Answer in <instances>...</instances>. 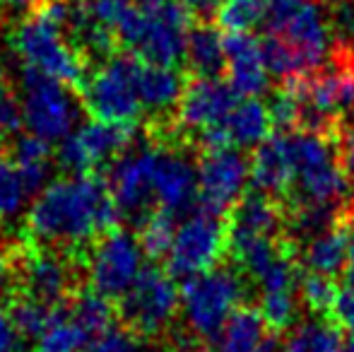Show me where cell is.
Returning <instances> with one entry per match:
<instances>
[{"label":"cell","mask_w":354,"mask_h":352,"mask_svg":"<svg viewBox=\"0 0 354 352\" xmlns=\"http://www.w3.org/2000/svg\"><path fill=\"white\" fill-rule=\"evenodd\" d=\"M118 217L121 212L102 178L73 174L37 193L27 212V230L44 244L80 246L111 232Z\"/></svg>","instance_id":"6da1fadb"},{"label":"cell","mask_w":354,"mask_h":352,"mask_svg":"<svg viewBox=\"0 0 354 352\" xmlns=\"http://www.w3.org/2000/svg\"><path fill=\"white\" fill-rule=\"evenodd\" d=\"M251 183L256 191L284 201L294 183V160L289 133H275L256 147L251 157Z\"/></svg>","instance_id":"2e32d148"},{"label":"cell","mask_w":354,"mask_h":352,"mask_svg":"<svg viewBox=\"0 0 354 352\" xmlns=\"http://www.w3.org/2000/svg\"><path fill=\"white\" fill-rule=\"evenodd\" d=\"M183 82L181 73L174 66H162V63H142L140 73V99L145 111H152L157 116L171 111L174 106H178L183 94Z\"/></svg>","instance_id":"7402d4cb"},{"label":"cell","mask_w":354,"mask_h":352,"mask_svg":"<svg viewBox=\"0 0 354 352\" xmlns=\"http://www.w3.org/2000/svg\"><path fill=\"white\" fill-rule=\"evenodd\" d=\"M157 152L159 147H138L113 162L109 174V191L121 215L140 217L154 201Z\"/></svg>","instance_id":"7c38bea8"},{"label":"cell","mask_w":354,"mask_h":352,"mask_svg":"<svg viewBox=\"0 0 354 352\" xmlns=\"http://www.w3.org/2000/svg\"><path fill=\"white\" fill-rule=\"evenodd\" d=\"M251 181V160L234 147L205 152L198 165V201L201 207L217 215H227L243 198Z\"/></svg>","instance_id":"8fae6325"},{"label":"cell","mask_w":354,"mask_h":352,"mask_svg":"<svg viewBox=\"0 0 354 352\" xmlns=\"http://www.w3.org/2000/svg\"><path fill=\"white\" fill-rule=\"evenodd\" d=\"M328 314L333 316V321H335L340 328L350 331L354 335V282H347V285L337 287L335 302H333Z\"/></svg>","instance_id":"8d00e7d4"},{"label":"cell","mask_w":354,"mask_h":352,"mask_svg":"<svg viewBox=\"0 0 354 352\" xmlns=\"http://www.w3.org/2000/svg\"><path fill=\"white\" fill-rule=\"evenodd\" d=\"M73 5L66 0H44L34 15H29L12 34V48L24 63L37 73L77 85L84 77V61L80 51L66 39Z\"/></svg>","instance_id":"7a4b0ae2"},{"label":"cell","mask_w":354,"mask_h":352,"mask_svg":"<svg viewBox=\"0 0 354 352\" xmlns=\"http://www.w3.org/2000/svg\"><path fill=\"white\" fill-rule=\"evenodd\" d=\"M335 145H337V157H340L342 172H345L350 183L354 186V128L352 126L340 128V133L335 138Z\"/></svg>","instance_id":"f35d334b"},{"label":"cell","mask_w":354,"mask_h":352,"mask_svg":"<svg viewBox=\"0 0 354 352\" xmlns=\"http://www.w3.org/2000/svg\"><path fill=\"white\" fill-rule=\"evenodd\" d=\"M87 352H145L147 343L133 328H111L102 331L87 343Z\"/></svg>","instance_id":"d590c367"},{"label":"cell","mask_w":354,"mask_h":352,"mask_svg":"<svg viewBox=\"0 0 354 352\" xmlns=\"http://www.w3.org/2000/svg\"><path fill=\"white\" fill-rule=\"evenodd\" d=\"M188 34H191V12L181 3H164L142 10L131 48H136L149 63L176 66L186 56Z\"/></svg>","instance_id":"9c48e42d"},{"label":"cell","mask_w":354,"mask_h":352,"mask_svg":"<svg viewBox=\"0 0 354 352\" xmlns=\"http://www.w3.org/2000/svg\"><path fill=\"white\" fill-rule=\"evenodd\" d=\"M337 352H354V335H352L350 340H345V343L340 345V350H337Z\"/></svg>","instance_id":"bcb514c9"},{"label":"cell","mask_w":354,"mask_h":352,"mask_svg":"<svg viewBox=\"0 0 354 352\" xmlns=\"http://www.w3.org/2000/svg\"><path fill=\"white\" fill-rule=\"evenodd\" d=\"M347 246H350V234H347L345 212H342L335 225L311 237V241L304 249L301 261L311 272L333 277L347 268Z\"/></svg>","instance_id":"44dd1931"},{"label":"cell","mask_w":354,"mask_h":352,"mask_svg":"<svg viewBox=\"0 0 354 352\" xmlns=\"http://www.w3.org/2000/svg\"><path fill=\"white\" fill-rule=\"evenodd\" d=\"M280 37L287 39V41L301 53L308 71L316 73L318 68L326 66L328 58H330L333 37H335V34H333V24L326 19L321 8L304 0L301 8L297 10V15H294L292 22L284 27V32Z\"/></svg>","instance_id":"e0dca14e"},{"label":"cell","mask_w":354,"mask_h":352,"mask_svg":"<svg viewBox=\"0 0 354 352\" xmlns=\"http://www.w3.org/2000/svg\"><path fill=\"white\" fill-rule=\"evenodd\" d=\"M89 333L71 314L58 309L56 319L37 338V352H82L87 348Z\"/></svg>","instance_id":"83f0119b"},{"label":"cell","mask_w":354,"mask_h":352,"mask_svg":"<svg viewBox=\"0 0 354 352\" xmlns=\"http://www.w3.org/2000/svg\"><path fill=\"white\" fill-rule=\"evenodd\" d=\"M44 0H0V5L12 10H27V8H39Z\"/></svg>","instance_id":"f6af8a7d"},{"label":"cell","mask_w":354,"mask_h":352,"mask_svg":"<svg viewBox=\"0 0 354 352\" xmlns=\"http://www.w3.org/2000/svg\"><path fill=\"white\" fill-rule=\"evenodd\" d=\"M145 270V251L140 241L128 232L111 230L99 237L97 246L89 254L87 277L94 292L121 299L138 282Z\"/></svg>","instance_id":"52a82bcc"},{"label":"cell","mask_w":354,"mask_h":352,"mask_svg":"<svg viewBox=\"0 0 354 352\" xmlns=\"http://www.w3.org/2000/svg\"><path fill=\"white\" fill-rule=\"evenodd\" d=\"M22 123L19 118V104H15V99L0 87V133L15 131Z\"/></svg>","instance_id":"ab89813d"},{"label":"cell","mask_w":354,"mask_h":352,"mask_svg":"<svg viewBox=\"0 0 354 352\" xmlns=\"http://www.w3.org/2000/svg\"><path fill=\"white\" fill-rule=\"evenodd\" d=\"M188 68L198 77H217L227 68V56H224V37L210 24H198L191 27L186 41Z\"/></svg>","instance_id":"d4e9b609"},{"label":"cell","mask_w":354,"mask_h":352,"mask_svg":"<svg viewBox=\"0 0 354 352\" xmlns=\"http://www.w3.org/2000/svg\"><path fill=\"white\" fill-rule=\"evenodd\" d=\"M12 259L0 249V299L8 295L10 285H12Z\"/></svg>","instance_id":"7bdbcfd3"},{"label":"cell","mask_w":354,"mask_h":352,"mask_svg":"<svg viewBox=\"0 0 354 352\" xmlns=\"http://www.w3.org/2000/svg\"><path fill=\"white\" fill-rule=\"evenodd\" d=\"M22 287L24 295L44 304L56 306L71 290V268L66 261L48 251H32L22 261Z\"/></svg>","instance_id":"ac0fdd59"},{"label":"cell","mask_w":354,"mask_h":352,"mask_svg":"<svg viewBox=\"0 0 354 352\" xmlns=\"http://www.w3.org/2000/svg\"><path fill=\"white\" fill-rule=\"evenodd\" d=\"M275 345L261 311L239 306L224 328L212 335L210 345L201 352H275Z\"/></svg>","instance_id":"d6986e66"},{"label":"cell","mask_w":354,"mask_h":352,"mask_svg":"<svg viewBox=\"0 0 354 352\" xmlns=\"http://www.w3.org/2000/svg\"><path fill=\"white\" fill-rule=\"evenodd\" d=\"M263 61L270 75H275L277 80H294V77H306L311 75L308 66L304 63L301 53L292 46L280 34H268V39L261 41Z\"/></svg>","instance_id":"4316f807"},{"label":"cell","mask_w":354,"mask_h":352,"mask_svg":"<svg viewBox=\"0 0 354 352\" xmlns=\"http://www.w3.org/2000/svg\"><path fill=\"white\" fill-rule=\"evenodd\" d=\"M12 165L19 169L29 191L39 193L48 183V172H51L48 142L32 133L19 136L12 145Z\"/></svg>","instance_id":"484cf974"},{"label":"cell","mask_w":354,"mask_h":352,"mask_svg":"<svg viewBox=\"0 0 354 352\" xmlns=\"http://www.w3.org/2000/svg\"><path fill=\"white\" fill-rule=\"evenodd\" d=\"M261 316L270 331H284L297 319V297L294 290L284 292H263L261 299Z\"/></svg>","instance_id":"836d02e7"},{"label":"cell","mask_w":354,"mask_h":352,"mask_svg":"<svg viewBox=\"0 0 354 352\" xmlns=\"http://www.w3.org/2000/svg\"><path fill=\"white\" fill-rule=\"evenodd\" d=\"M71 316L82 326L84 331L92 335H99L102 331L111 328L113 326V306L109 302V297L99 295L94 290H84L75 297Z\"/></svg>","instance_id":"f1b7e54d"},{"label":"cell","mask_w":354,"mask_h":352,"mask_svg":"<svg viewBox=\"0 0 354 352\" xmlns=\"http://www.w3.org/2000/svg\"><path fill=\"white\" fill-rule=\"evenodd\" d=\"M181 306V290L171 272L145 268L138 282L121 297V316L136 333L154 335L164 331Z\"/></svg>","instance_id":"ba28073f"},{"label":"cell","mask_w":354,"mask_h":352,"mask_svg":"<svg viewBox=\"0 0 354 352\" xmlns=\"http://www.w3.org/2000/svg\"><path fill=\"white\" fill-rule=\"evenodd\" d=\"M198 198V167L183 152L159 150L154 165V201L171 215L188 210Z\"/></svg>","instance_id":"5bb4252c"},{"label":"cell","mask_w":354,"mask_h":352,"mask_svg":"<svg viewBox=\"0 0 354 352\" xmlns=\"http://www.w3.org/2000/svg\"><path fill=\"white\" fill-rule=\"evenodd\" d=\"M171 212L167 210H159V212H149L147 217L142 220V227H140V241L145 256L149 259H162V256L169 254L171 249V241H174V234H176V222H174Z\"/></svg>","instance_id":"4dcf8cb0"},{"label":"cell","mask_w":354,"mask_h":352,"mask_svg":"<svg viewBox=\"0 0 354 352\" xmlns=\"http://www.w3.org/2000/svg\"><path fill=\"white\" fill-rule=\"evenodd\" d=\"M229 230L243 232V234L256 237H282L284 232V205L277 198H270L266 193L256 191L243 196L234 205Z\"/></svg>","instance_id":"ffe728a7"},{"label":"cell","mask_w":354,"mask_h":352,"mask_svg":"<svg viewBox=\"0 0 354 352\" xmlns=\"http://www.w3.org/2000/svg\"><path fill=\"white\" fill-rule=\"evenodd\" d=\"M133 140V128L126 123L94 121L82 123L66 136L58 147V165L71 174H89L97 167L118 157Z\"/></svg>","instance_id":"30bf717a"},{"label":"cell","mask_w":354,"mask_h":352,"mask_svg":"<svg viewBox=\"0 0 354 352\" xmlns=\"http://www.w3.org/2000/svg\"><path fill=\"white\" fill-rule=\"evenodd\" d=\"M178 3L191 15H210V12H217L222 0H178Z\"/></svg>","instance_id":"ee69618b"},{"label":"cell","mask_w":354,"mask_h":352,"mask_svg":"<svg viewBox=\"0 0 354 352\" xmlns=\"http://www.w3.org/2000/svg\"><path fill=\"white\" fill-rule=\"evenodd\" d=\"M56 314H58L56 306L44 304V302H37L32 297H24V299L15 302L12 309H10V319H12L15 328L19 331V335L34 340L51 326Z\"/></svg>","instance_id":"1f68e13d"},{"label":"cell","mask_w":354,"mask_h":352,"mask_svg":"<svg viewBox=\"0 0 354 352\" xmlns=\"http://www.w3.org/2000/svg\"><path fill=\"white\" fill-rule=\"evenodd\" d=\"M77 8L89 19L106 27L121 44L131 46L133 34L142 17V8H138L136 0H80Z\"/></svg>","instance_id":"cb8c5ba5"},{"label":"cell","mask_w":354,"mask_h":352,"mask_svg":"<svg viewBox=\"0 0 354 352\" xmlns=\"http://www.w3.org/2000/svg\"><path fill=\"white\" fill-rule=\"evenodd\" d=\"M19 343H22V335L15 328L10 314H5V311L0 309V352H17Z\"/></svg>","instance_id":"60d3db41"},{"label":"cell","mask_w":354,"mask_h":352,"mask_svg":"<svg viewBox=\"0 0 354 352\" xmlns=\"http://www.w3.org/2000/svg\"><path fill=\"white\" fill-rule=\"evenodd\" d=\"M227 128L232 136V145L236 147H258L263 140L270 138L272 118L268 104L258 102L256 97L236 102L232 113L227 116Z\"/></svg>","instance_id":"603a6c76"},{"label":"cell","mask_w":354,"mask_h":352,"mask_svg":"<svg viewBox=\"0 0 354 352\" xmlns=\"http://www.w3.org/2000/svg\"><path fill=\"white\" fill-rule=\"evenodd\" d=\"M236 97L229 82L219 77H196L183 87L178 102V121L186 131H205L210 126L224 123L232 109L236 106Z\"/></svg>","instance_id":"4fadbf2b"},{"label":"cell","mask_w":354,"mask_h":352,"mask_svg":"<svg viewBox=\"0 0 354 352\" xmlns=\"http://www.w3.org/2000/svg\"><path fill=\"white\" fill-rule=\"evenodd\" d=\"M270 0H222L217 8V24L224 32H251L266 22Z\"/></svg>","instance_id":"f546056e"},{"label":"cell","mask_w":354,"mask_h":352,"mask_svg":"<svg viewBox=\"0 0 354 352\" xmlns=\"http://www.w3.org/2000/svg\"><path fill=\"white\" fill-rule=\"evenodd\" d=\"M29 188L12 160H0V220H12L24 210Z\"/></svg>","instance_id":"d6a6232c"},{"label":"cell","mask_w":354,"mask_h":352,"mask_svg":"<svg viewBox=\"0 0 354 352\" xmlns=\"http://www.w3.org/2000/svg\"><path fill=\"white\" fill-rule=\"evenodd\" d=\"M147 8H157V5H164V3H169V0H142Z\"/></svg>","instance_id":"7dc6e473"},{"label":"cell","mask_w":354,"mask_h":352,"mask_svg":"<svg viewBox=\"0 0 354 352\" xmlns=\"http://www.w3.org/2000/svg\"><path fill=\"white\" fill-rule=\"evenodd\" d=\"M299 295H301L304 304L316 314H328L335 302L337 285L333 282V277L321 275V272H311L299 277Z\"/></svg>","instance_id":"e575fe53"},{"label":"cell","mask_w":354,"mask_h":352,"mask_svg":"<svg viewBox=\"0 0 354 352\" xmlns=\"http://www.w3.org/2000/svg\"><path fill=\"white\" fill-rule=\"evenodd\" d=\"M304 0H270L266 12V29L268 34H282L284 27L292 22L297 10L301 8Z\"/></svg>","instance_id":"74e56055"},{"label":"cell","mask_w":354,"mask_h":352,"mask_svg":"<svg viewBox=\"0 0 354 352\" xmlns=\"http://www.w3.org/2000/svg\"><path fill=\"white\" fill-rule=\"evenodd\" d=\"M243 299V282L234 270L210 268L183 280L181 311L188 328L201 338H212L224 328Z\"/></svg>","instance_id":"5b68a950"},{"label":"cell","mask_w":354,"mask_h":352,"mask_svg":"<svg viewBox=\"0 0 354 352\" xmlns=\"http://www.w3.org/2000/svg\"><path fill=\"white\" fill-rule=\"evenodd\" d=\"M140 73L142 61L136 56H111L84 80L82 102L84 109L99 121L126 123L140 118Z\"/></svg>","instance_id":"3957f363"},{"label":"cell","mask_w":354,"mask_h":352,"mask_svg":"<svg viewBox=\"0 0 354 352\" xmlns=\"http://www.w3.org/2000/svg\"><path fill=\"white\" fill-rule=\"evenodd\" d=\"M229 85L239 97H261L268 89L270 73L263 61L261 41L248 32H227L224 37Z\"/></svg>","instance_id":"9a60e30c"},{"label":"cell","mask_w":354,"mask_h":352,"mask_svg":"<svg viewBox=\"0 0 354 352\" xmlns=\"http://www.w3.org/2000/svg\"><path fill=\"white\" fill-rule=\"evenodd\" d=\"M345 225H347V234H350V246H347V275H350V282H354V203L345 210Z\"/></svg>","instance_id":"b9f144b4"},{"label":"cell","mask_w":354,"mask_h":352,"mask_svg":"<svg viewBox=\"0 0 354 352\" xmlns=\"http://www.w3.org/2000/svg\"><path fill=\"white\" fill-rule=\"evenodd\" d=\"M222 217L224 215L201 207L176 227L171 249L167 254V270L174 277L186 280L217 266L229 241V222Z\"/></svg>","instance_id":"8992f818"},{"label":"cell","mask_w":354,"mask_h":352,"mask_svg":"<svg viewBox=\"0 0 354 352\" xmlns=\"http://www.w3.org/2000/svg\"><path fill=\"white\" fill-rule=\"evenodd\" d=\"M68 87L66 82L24 68L19 82V118L27 133L46 142H61L71 136L80 106Z\"/></svg>","instance_id":"277c9868"}]
</instances>
